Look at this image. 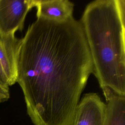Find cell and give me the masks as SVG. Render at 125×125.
<instances>
[{"instance_id": "277c9868", "label": "cell", "mask_w": 125, "mask_h": 125, "mask_svg": "<svg viewBox=\"0 0 125 125\" xmlns=\"http://www.w3.org/2000/svg\"><path fill=\"white\" fill-rule=\"evenodd\" d=\"M21 39L0 37V84L9 87L16 83L17 56Z\"/></svg>"}, {"instance_id": "5b68a950", "label": "cell", "mask_w": 125, "mask_h": 125, "mask_svg": "<svg viewBox=\"0 0 125 125\" xmlns=\"http://www.w3.org/2000/svg\"><path fill=\"white\" fill-rule=\"evenodd\" d=\"M106 104L96 94H85L76 108L73 125H104Z\"/></svg>"}, {"instance_id": "7a4b0ae2", "label": "cell", "mask_w": 125, "mask_h": 125, "mask_svg": "<svg viewBox=\"0 0 125 125\" xmlns=\"http://www.w3.org/2000/svg\"><path fill=\"white\" fill-rule=\"evenodd\" d=\"M80 21L103 91L125 96V0L93 1Z\"/></svg>"}, {"instance_id": "ba28073f", "label": "cell", "mask_w": 125, "mask_h": 125, "mask_svg": "<svg viewBox=\"0 0 125 125\" xmlns=\"http://www.w3.org/2000/svg\"><path fill=\"white\" fill-rule=\"evenodd\" d=\"M9 98V87L0 84V103L7 101Z\"/></svg>"}, {"instance_id": "3957f363", "label": "cell", "mask_w": 125, "mask_h": 125, "mask_svg": "<svg viewBox=\"0 0 125 125\" xmlns=\"http://www.w3.org/2000/svg\"><path fill=\"white\" fill-rule=\"evenodd\" d=\"M34 7L33 0H0V37L15 36L22 31L25 17Z\"/></svg>"}, {"instance_id": "6da1fadb", "label": "cell", "mask_w": 125, "mask_h": 125, "mask_svg": "<svg viewBox=\"0 0 125 125\" xmlns=\"http://www.w3.org/2000/svg\"><path fill=\"white\" fill-rule=\"evenodd\" d=\"M92 62L80 21L37 18L21 39L16 82L34 125H73Z\"/></svg>"}, {"instance_id": "8992f818", "label": "cell", "mask_w": 125, "mask_h": 125, "mask_svg": "<svg viewBox=\"0 0 125 125\" xmlns=\"http://www.w3.org/2000/svg\"><path fill=\"white\" fill-rule=\"evenodd\" d=\"M37 8V17L56 21L72 17L74 4L68 0H33Z\"/></svg>"}, {"instance_id": "52a82bcc", "label": "cell", "mask_w": 125, "mask_h": 125, "mask_svg": "<svg viewBox=\"0 0 125 125\" xmlns=\"http://www.w3.org/2000/svg\"><path fill=\"white\" fill-rule=\"evenodd\" d=\"M103 93L107 102L104 125H125V96L110 89H106Z\"/></svg>"}]
</instances>
